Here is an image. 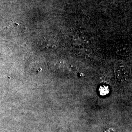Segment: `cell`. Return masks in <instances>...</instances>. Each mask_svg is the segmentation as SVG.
<instances>
[{"instance_id":"cell-2","label":"cell","mask_w":132,"mask_h":132,"mask_svg":"<svg viewBox=\"0 0 132 132\" xmlns=\"http://www.w3.org/2000/svg\"><path fill=\"white\" fill-rule=\"evenodd\" d=\"M115 132V131L113 130L110 129V130H107V131H106V132Z\"/></svg>"},{"instance_id":"cell-1","label":"cell","mask_w":132,"mask_h":132,"mask_svg":"<svg viewBox=\"0 0 132 132\" xmlns=\"http://www.w3.org/2000/svg\"><path fill=\"white\" fill-rule=\"evenodd\" d=\"M108 88L106 86H101L99 89L100 94L102 95H105L109 93Z\"/></svg>"}]
</instances>
